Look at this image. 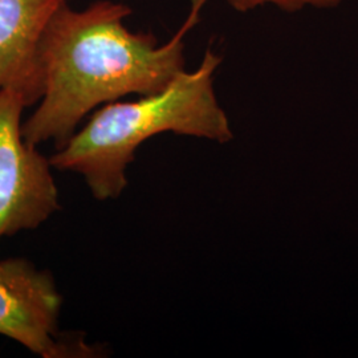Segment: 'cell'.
Masks as SVG:
<instances>
[{
	"label": "cell",
	"mask_w": 358,
	"mask_h": 358,
	"mask_svg": "<svg viewBox=\"0 0 358 358\" xmlns=\"http://www.w3.org/2000/svg\"><path fill=\"white\" fill-rule=\"evenodd\" d=\"M203 3L194 1L190 19L162 45L153 34L124 26L127 4L101 0L76 11L63 3L38 43L43 96L23 124L27 141L53 142L59 150L97 106L165 90L185 72L183 36Z\"/></svg>",
	"instance_id": "cell-1"
},
{
	"label": "cell",
	"mask_w": 358,
	"mask_h": 358,
	"mask_svg": "<svg viewBox=\"0 0 358 358\" xmlns=\"http://www.w3.org/2000/svg\"><path fill=\"white\" fill-rule=\"evenodd\" d=\"M220 63L222 57L208 50L194 72H182L165 90L137 101L105 103L52 155V167L81 176L96 199L108 201L125 190L134 154L157 134L231 141L230 122L214 90Z\"/></svg>",
	"instance_id": "cell-2"
},
{
	"label": "cell",
	"mask_w": 358,
	"mask_h": 358,
	"mask_svg": "<svg viewBox=\"0 0 358 358\" xmlns=\"http://www.w3.org/2000/svg\"><path fill=\"white\" fill-rule=\"evenodd\" d=\"M22 96L0 90V241L35 230L60 210L51 161L23 136Z\"/></svg>",
	"instance_id": "cell-3"
},
{
	"label": "cell",
	"mask_w": 358,
	"mask_h": 358,
	"mask_svg": "<svg viewBox=\"0 0 358 358\" xmlns=\"http://www.w3.org/2000/svg\"><path fill=\"white\" fill-rule=\"evenodd\" d=\"M62 306L50 271L23 257L0 259V334L43 358L96 356L84 336L60 333Z\"/></svg>",
	"instance_id": "cell-4"
},
{
	"label": "cell",
	"mask_w": 358,
	"mask_h": 358,
	"mask_svg": "<svg viewBox=\"0 0 358 358\" xmlns=\"http://www.w3.org/2000/svg\"><path fill=\"white\" fill-rule=\"evenodd\" d=\"M66 0H0V90L17 92L27 106L43 96L41 35Z\"/></svg>",
	"instance_id": "cell-5"
},
{
	"label": "cell",
	"mask_w": 358,
	"mask_h": 358,
	"mask_svg": "<svg viewBox=\"0 0 358 358\" xmlns=\"http://www.w3.org/2000/svg\"><path fill=\"white\" fill-rule=\"evenodd\" d=\"M232 8L239 13H248L254 8L262 7L264 4H272L279 7L285 13H297L306 7L315 8H334L341 0H227Z\"/></svg>",
	"instance_id": "cell-6"
}]
</instances>
